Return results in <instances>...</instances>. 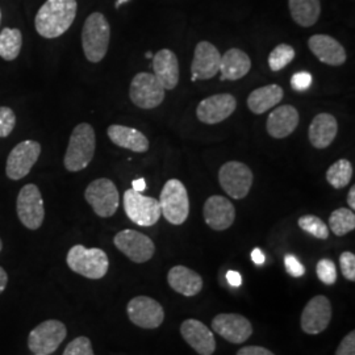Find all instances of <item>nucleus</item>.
<instances>
[{"mask_svg": "<svg viewBox=\"0 0 355 355\" xmlns=\"http://www.w3.org/2000/svg\"><path fill=\"white\" fill-rule=\"evenodd\" d=\"M76 10V0H46L35 19L38 35L45 38L62 36L74 23Z\"/></svg>", "mask_w": 355, "mask_h": 355, "instance_id": "1", "label": "nucleus"}, {"mask_svg": "<svg viewBox=\"0 0 355 355\" xmlns=\"http://www.w3.org/2000/svg\"><path fill=\"white\" fill-rule=\"evenodd\" d=\"M96 149L95 130L87 123L76 125L70 136L69 146L64 154L66 170L76 173L86 168L92 161Z\"/></svg>", "mask_w": 355, "mask_h": 355, "instance_id": "2", "label": "nucleus"}, {"mask_svg": "<svg viewBox=\"0 0 355 355\" xmlns=\"http://www.w3.org/2000/svg\"><path fill=\"white\" fill-rule=\"evenodd\" d=\"M111 38V26L101 12L89 15L82 29V46L86 58L92 64L101 62L105 57Z\"/></svg>", "mask_w": 355, "mask_h": 355, "instance_id": "3", "label": "nucleus"}, {"mask_svg": "<svg viewBox=\"0 0 355 355\" xmlns=\"http://www.w3.org/2000/svg\"><path fill=\"white\" fill-rule=\"evenodd\" d=\"M66 262L74 272L89 279H102L110 267L104 250L98 248L87 249L83 245L73 246L67 253Z\"/></svg>", "mask_w": 355, "mask_h": 355, "instance_id": "4", "label": "nucleus"}, {"mask_svg": "<svg viewBox=\"0 0 355 355\" xmlns=\"http://www.w3.org/2000/svg\"><path fill=\"white\" fill-rule=\"evenodd\" d=\"M161 214L173 225H182L190 214V199L184 184L178 179L166 182L159 196Z\"/></svg>", "mask_w": 355, "mask_h": 355, "instance_id": "5", "label": "nucleus"}, {"mask_svg": "<svg viewBox=\"0 0 355 355\" xmlns=\"http://www.w3.org/2000/svg\"><path fill=\"white\" fill-rule=\"evenodd\" d=\"M67 330L64 322L48 320L29 333L28 347L33 354L51 355L64 343Z\"/></svg>", "mask_w": 355, "mask_h": 355, "instance_id": "6", "label": "nucleus"}, {"mask_svg": "<svg viewBox=\"0 0 355 355\" xmlns=\"http://www.w3.org/2000/svg\"><path fill=\"white\" fill-rule=\"evenodd\" d=\"M85 198L99 217L114 216L120 204L117 187L112 180L107 178H101L89 183L85 192Z\"/></svg>", "mask_w": 355, "mask_h": 355, "instance_id": "7", "label": "nucleus"}, {"mask_svg": "<svg viewBox=\"0 0 355 355\" xmlns=\"http://www.w3.org/2000/svg\"><path fill=\"white\" fill-rule=\"evenodd\" d=\"M124 209L128 217L140 227H153L162 215L157 199L132 189L124 193Z\"/></svg>", "mask_w": 355, "mask_h": 355, "instance_id": "8", "label": "nucleus"}, {"mask_svg": "<svg viewBox=\"0 0 355 355\" xmlns=\"http://www.w3.org/2000/svg\"><path fill=\"white\" fill-rule=\"evenodd\" d=\"M129 98L141 110H153L165 99V89L154 74L139 73L132 79Z\"/></svg>", "mask_w": 355, "mask_h": 355, "instance_id": "9", "label": "nucleus"}, {"mask_svg": "<svg viewBox=\"0 0 355 355\" xmlns=\"http://www.w3.org/2000/svg\"><path fill=\"white\" fill-rule=\"evenodd\" d=\"M252 170L237 161H230L221 166L218 171V182L221 189L233 199H243L253 186Z\"/></svg>", "mask_w": 355, "mask_h": 355, "instance_id": "10", "label": "nucleus"}, {"mask_svg": "<svg viewBox=\"0 0 355 355\" xmlns=\"http://www.w3.org/2000/svg\"><path fill=\"white\" fill-rule=\"evenodd\" d=\"M16 211L19 220L26 228L37 230L42 225L45 209L42 195L36 184H26L20 190Z\"/></svg>", "mask_w": 355, "mask_h": 355, "instance_id": "11", "label": "nucleus"}, {"mask_svg": "<svg viewBox=\"0 0 355 355\" xmlns=\"http://www.w3.org/2000/svg\"><path fill=\"white\" fill-rule=\"evenodd\" d=\"M114 246L125 254L128 258L136 263H145L150 261L155 252L154 242L150 237L137 230L125 229L114 236Z\"/></svg>", "mask_w": 355, "mask_h": 355, "instance_id": "12", "label": "nucleus"}, {"mask_svg": "<svg viewBox=\"0 0 355 355\" xmlns=\"http://www.w3.org/2000/svg\"><path fill=\"white\" fill-rule=\"evenodd\" d=\"M41 154V145L37 141H23L13 148L6 166V174L12 180L26 178L37 162Z\"/></svg>", "mask_w": 355, "mask_h": 355, "instance_id": "13", "label": "nucleus"}, {"mask_svg": "<svg viewBox=\"0 0 355 355\" xmlns=\"http://www.w3.org/2000/svg\"><path fill=\"white\" fill-rule=\"evenodd\" d=\"M129 320L144 329H155L161 327L165 318L162 305L148 296H137L132 299L127 306Z\"/></svg>", "mask_w": 355, "mask_h": 355, "instance_id": "14", "label": "nucleus"}, {"mask_svg": "<svg viewBox=\"0 0 355 355\" xmlns=\"http://www.w3.org/2000/svg\"><path fill=\"white\" fill-rule=\"evenodd\" d=\"M237 101L230 94H217L204 99L198 105V119L204 124H218L236 111Z\"/></svg>", "mask_w": 355, "mask_h": 355, "instance_id": "15", "label": "nucleus"}, {"mask_svg": "<svg viewBox=\"0 0 355 355\" xmlns=\"http://www.w3.org/2000/svg\"><path fill=\"white\" fill-rule=\"evenodd\" d=\"M217 334L232 343H243L253 334V325L246 318L237 313H221L212 321Z\"/></svg>", "mask_w": 355, "mask_h": 355, "instance_id": "16", "label": "nucleus"}, {"mask_svg": "<svg viewBox=\"0 0 355 355\" xmlns=\"http://www.w3.org/2000/svg\"><path fill=\"white\" fill-rule=\"evenodd\" d=\"M331 320V304L329 299L318 295L308 302L302 313V329L306 334H320L328 328Z\"/></svg>", "mask_w": 355, "mask_h": 355, "instance_id": "17", "label": "nucleus"}, {"mask_svg": "<svg viewBox=\"0 0 355 355\" xmlns=\"http://www.w3.org/2000/svg\"><path fill=\"white\" fill-rule=\"evenodd\" d=\"M221 54L215 45L208 41H202L196 45L193 60L191 64L192 80L211 79L218 73Z\"/></svg>", "mask_w": 355, "mask_h": 355, "instance_id": "18", "label": "nucleus"}, {"mask_svg": "<svg viewBox=\"0 0 355 355\" xmlns=\"http://www.w3.org/2000/svg\"><path fill=\"white\" fill-rule=\"evenodd\" d=\"M203 215L209 228L225 230L234 223L236 208L227 198L215 195L207 199L204 204Z\"/></svg>", "mask_w": 355, "mask_h": 355, "instance_id": "19", "label": "nucleus"}, {"mask_svg": "<svg viewBox=\"0 0 355 355\" xmlns=\"http://www.w3.org/2000/svg\"><path fill=\"white\" fill-rule=\"evenodd\" d=\"M180 333L184 341L200 355H212L216 350V341L214 333L203 322L198 320H186L182 327Z\"/></svg>", "mask_w": 355, "mask_h": 355, "instance_id": "20", "label": "nucleus"}, {"mask_svg": "<svg viewBox=\"0 0 355 355\" xmlns=\"http://www.w3.org/2000/svg\"><path fill=\"white\" fill-rule=\"evenodd\" d=\"M308 46L322 64L341 66L346 62V51L343 45L328 35L312 36L308 40Z\"/></svg>", "mask_w": 355, "mask_h": 355, "instance_id": "21", "label": "nucleus"}, {"mask_svg": "<svg viewBox=\"0 0 355 355\" xmlns=\"http://www.w3.org/2000/svg\"><path fill=\"white\" fill-rule=\"evenodd\" d=\"M299 125V112L292 105L275 108L267 119V133L274 139H286Z\"/></svg>", "mask_w": 355, "mask_h": 355, "instance_id": "22", "label": "nucleus"}, {"mask_svg": "<svg viewBox=\"0 0 355 355\" xmlns=\"http://www.w3.org/2000/svg\"><path fill=\"white\" fill-rule=\"evenodd\" d=\"M154 76L165 89H174L179 82V62L174 51L162 49L153 55Z\"/></svg>", "mask_w": 355, "mask_h": 355, "instance_id": "23", "label": "nucleus"}, {"mask_svg": "<svg viewBox=\"0 0 355 355\" xmlns=\"http://www.w3.org/2000/svg\"><path fill=\"white\" fill-rule=\"evenodd\" d=\"M338 132V123L330 114H318L308 130L309 141L316 149H325L334 141Z\"/></svg>", "mask_w": 355, "mask_h": 355, "instance_id": "24", "label": "nucleus"}, {"mask_svg": "<svg viewBox=\"0 0 355 355\" xmlns=\"http://www.w3.org/2000/svg\"><path fill=\"white\" fill-rule=\"evenodd\" d=\"M170 287L183 296H195L203 288L202 277L186 266L173 267L167 274Z\"/></svg>", "mask_w": 355, "mask_h": 355, "instance_id": "25", "label": "nucleus"}, {"mask_svg": "<svg viewBox=\"0 0 355 355\" xmlns=\"http://www.w3.org/2000/svg\"><path fill=\"white\" fill-rule=\"evenodd\" d=\"M252 69L250 57L237 48L229 49L224 55H221L220 62V73L223 80H237L241 79Z\"/></svg>", "mask_w": 355, "mask_h": 355, "instance_id": "26", "label": "nucleus"}, {"mask_svg": "<svg viewBox=\"0 0 355 355\" xmlns=\"http://www.w3.org/2000/svg\"><path fill=\"white\" fill-rule=\"evenodd\" d=\"M107 135L114 145L130 152L145 153L149 150V140L137 129L114 124L108 128Z\"/></svg>", "mask_w": 355, "mask_h": 355, "instance_id": "27", "label": "nucleus"}, {"mask_svg": "<svg viewBox=\"0 0 355 355\" xmlns=\"http://www.w3.org/2000/svg\"><path fill=\"white\" fill-rule=\"evenodd\" d=\"M284 96L283 89L278 85H268L261 89H254L248 98V107L255 114H265L277 107Z\"/></svg>", "mask_w": 355, "mask_h": 355, "instance_id": "28", "label": "nucleus"}, {"mask_svg": "<svg viewBox=\"0 0 355 355\" xmlns=\"http://www.w3.org/2000/svg\"><path fill=\"white\" fill-rule=\"evenodd\" d=\"M288 7L297 26L309 28L318 23L321 13L320 0H288Z\"/></svg>", "mask_w": 355, "mask_h": 355, "instance_id": "29", "label": "nucleus"}, {"mask_svg": "<svg viewBox=\"0 0 355 355\" xmlns=\"http://www.w3.org/2000/svg\"><path fill=\"white\" fill-rule=\"evenodd\" d=\"M23 45L21 32L16 28H4L0 32V57L6 61H13L19 57Z\"/></svg>", "mask_w": 355, "mask_h": 355, "instance_id": "30", "label": "nucleus"}, {"mask_svg": "<svg viewBox=\"0 0 355 355\" xmlns=\"http://www.w3.org/2000/svg\"><path fill=\"white\" fill-rule=\"evenodd\" d=\"M329 228L337 237L353 232L355 229V215L353 209L338 208L329 217Z\"/></svg>", "mask_w": 355, "mask_h": 355, "instance_id": "31", "label": "nucleus"}, {"mask_svg": "<svg viewBox=\"0 0 355 355\" xmlns=\"http://www.w3.org/2000/svg\"><path fill=\"white\" fill-rule=\"evenodd\" d=\"M353 178V166L347 159H340L330 166L327 171V180L330 186L341 190L346 187Z\"/></svg>", "mask_w": 355, "mask_h": 355, "instance_id": "32", "label": "nucleus"}, {"mask_svg": "<svg viewBox=\"0 0 355 355\" xmlns=\"http://www.w3.org/2000/svg\"><path fill=\"white\" fill-rule=\"evenodd\" d=\"M295 49L291 45L280 44L268 55V66L272 71H279L288 64H291L295 58Z\"/></svg>", "mask_w": 355, "mask_h": 355, "instance_id": "33", "label": "nucleus"}, {"mask_svg": "<svg viewBox=\"0 0 355 355\" xmlns=\"http://www.w3.org/2000/svg\"><path fill=\"white\" fill-rule=\"evenodd\" d=\"M299 227L318 240H327L329 237L328 225L321 218H318V216H302L299 218Z\"/></svg>", "mask_w": 355, "mask_h": 355, "instance_id": "34", "label": "nucleus"}, {"mask_svg": "<svg viewBox=\"0 0 355 355\" xmlns=\"http://www.w3.org/2000/svg\"><path fill=\"white\" fill-rule=\"evenodd\" d=\"M316 271H318V279L321 280L324 284L331 286V284L336 283V280H337V267H336V263L333 261H330V259L318 261Z\"/></svg>", "mask_w": 355, "mask_h": 355, "instance_id": "35", "label": "nucleus"}, {"mask_svg": "<svg viewBox=\"0 0 355 355\" xmlns=\"http://www.w3.org/2000/svg\"><path fill=\"white\" fill-rule=\"evenodd\" d=\"M16 125V114L8 107H0V139L8 137Z\"/></svg>", "mask_w": 355, "mask_h": 355, "instance_id": "36", "label": "nucleus"}, {"mask_svg": "<svg viewBox=\"0 0 355 355\" xmlns=\"http://www.w3.org/2000/svg\"><path fill=\"white\" fill-rule=\"evenodd\" d=\"M64 355H95L92 345L87 337H78L69 343L64 349Z\"/></svg>", "mask_w": 355, "mask_h": 355, "instance_id": "37", "label": "nucleus"}, {"mask_svg": "<svg viewBox=\"0 0 355 355\" xmlns=\"http://www.w3.org/2000/svg\"><path fill=\"white\" fill-rule=\"evenodd\" d=\"M340 266L343 275L347 280H355V255L350 252H343L340 257Z\"/></svg>", "mask_w": 355, "mask_h": 355, "instance_id": "38", "label": "nucleus"}, {"mask_svg": "<svg viewBox=\"0 0 355 355\" xmlns=\"http://www.w3.org/2000/svg\"><path fill=\"white\" fill-rule=\"evenodd\" d=\"M284 266L287 272L293 277V278H300L305 274V267L300 263V261L292 255V254H287L284 257Z\"/></svg>", "mask_w": 355, "mask_h": 355, "instance_id": "39", "label": "nucleus"}, {"mask_svg": "<svg viewBox=\"0 0 355 355\" xmlns=\"http://www.w3.org/2000/svg\"><path fill=\"white\" fill-rule=\"evenodd\" d=\"M311 85H312V76L306 71H300L292 76V89L296 91H305L311 87Z\"/></svg>", "mask_w": 355, "mask_h": 355, "instance_id": "40", "label": "nucleus"}, {"mask_svg": "<svg viewBox=\"0 0 355 355\" xmlns=\"http://www.w3.org/2000/svg\"><path fill=\"white\" fill-rule=\"evenodd\" d=\"M336 355H355V331H350L336 350Z\"/></svg>", "mask_w": 355, "mask_h": 355, "instance_id": "41", "label": "nucleus"}, {"mask_svg": "<svg viewBox=\"0 0 355 355\" xmlns=\"http://www.w3.org/2000/svg\"><path fill=\"white\" fill-rule=\"evenodd\" d=\"M237 355H275L262 346H245L239 350Z\"/></svg>", "mask_w": 355, "mask_h": 355, "instance_id": "42", "label": "nucleus"}, {"mask_svg": "<svg viewBox=\"0 0 355 355\" xmlns=\"http://www.w3.org/2000/svg\"><path fill=\"white\" fill-rule=\"evenodd\" d=\"M227 280L232 287H240L242 284L241 274L239 271L230 270L227 272Z\"/></svg>", "mask_w": 355, "mask_h": 355, "instance_id": "43", "label": "nucleus"}, {"mask_svg": "<svg viewBox=\"0 0 355 355\" xmlns=\"http://www.w3.org/2000/svg\"><path fill=\"white\" fill-rule=\"evenodd\" d=\"M252 259H253V262L255 263V265H258V266H262V265L265 263V259H266V257H265V254L262 253V250H261V249L255 248L253 252H252Z\"/></svg>", "mask_w": 355, "mask_h": 355, "instance_id": "44", "label": "nucleus"}, {"mask_svg": "<svg viewBox=\"0 0 355 355\" xmlns=\"http://www.w3.org/2000/svg\"><path fill=\"white\" fill-rule=\"evenodd\" d=\"M132 190L137 191V192H144V191L146 190V180L144 178L135 179L132 182Z\"/></svg>", "mask_w": 355, "mask_h": 355, "instance_id": "45", "label": "nucleus"}, {"mask_svg": "<svg viewBox=\"0 0 355 355\" xmlns=\"http://www.w3.org/2000/svg\"><path fill=\"white\" fill-rule=\"evenodd\" d=\"M7 283H8V275H7V272L4 271V268L0 267V293L6 290Z\"/></svg>", "mask_w": 355, "mask_h": 355, "instance_id": "46", "label": "nucleus"}, {"mask_svg": "<svg viewBox=\"0 0 355 355\" xmlns=\"http://www.w3.org/2000/svg\"><path fill=\"white\" fill-rule=\"evenodd\" d=\"M347 204L350 205V209H355V186H353L352 189H350V192H349V195H347Z\"/></svg>", "mask_w": 355, "mask_h": 355, "instance_id": "47", "label": "nucleus"}, {"mask_svg": "<svg viewBox=\"0 0 355 355\" xmlns=\"http://www.w3.org/2000/svg\"><path fill=\"white\" fill-rule=\"evenodd\" d=\"M124 1H127V0H117V1H116V7L119 8V7H120V6H121Z\"/></svg>", "mask_w": 355, "mask_h": 355, "instance_id": "48", "label": "nucleus"}, {"mask_svg": "<svg viewBox=\"0 0 355 355\" xmlns=\"http://www.w3.org/2000/svg\"><path fill=\"white\" fill-rule=\"evenodd\" d=\"M146 58H153L152 51H148V53H146Z\"/></svg>", "mask_w": 355, "mask_h": 355, "instance_id": "49", "label": "nucleus"}, {"mask_svg": "<svg viewBox=\"0 0 355 355\" xmlns=\"http://www.w3.org/2000/svg\"><path fill=\"white\" fill-rule=\"evenodd\" d=\"M1 249H3V243H1V240H0V252H1Z\"/></svg>", "mask_w": 355, "mask_h": 355, "instance_id": "50", "label": "nucleus"}, {"mask_svg": "<svg viewBox=\"0 0 355 355\" xmlns=\"http://www.w3.org/2000/svg\"><path fill=\"white\" fill-rule=\"evenodd\" d=\"M0 21H1V12H0Z\"/></svg>", "mask_w": 355, "mask_h": 355, "instance_id": "51", "label": "nucleus"}, {"mask_svg": "<svg viewBox=\"0 0 355 355\" xmlns=\"http://www.w3.org/2000/svg\"><path fill=\"white\" fill-rule=\"evenodd\" d=\"M36 355H37V354H36Z\"/></svg>", "mask_w": 355, "mask_h": 355, "instance_id": "52", "label": "nucleus"}]
</instances>
